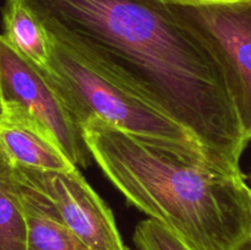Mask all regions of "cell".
<instances>
[{"mask_svg":"<svg viewBox=\"0 0 251 250\" xmlns=\"http://www.w3.org/2000/svg\"><path fill=\"white\" fill-rule=\"evenodd\" d=\"M0 102L28 115L55 139L71 163L86 167L92 157L82 130L47 73L0 34Z\"/></svg>","mask_w":251,"mask_h":250,"instance_id":"obj_5","label":"cell"},{"mask_svg":"<svg viewBox=\"0 0 251 250\" xmlns=\"http://www.w3.org/2000/svg\"><path fill=\"white\" fill-rule=\"evenodd\" d=\"M81 130L92 158L120 193L191 250H237L251 238V188L242 172L98 118Z\"/></svg>","mask_w":251,"mask_h":250,"instance_id":"obj_2","label":"cell"},{"mask_svg":"<svg viewBox=\"0 0 251 250\" xmlns=\"http://www.w3.org/2000/svg\"><path fill=\"white\" fill-rule=\"evenodd\" d=\"M2 24L4 36L12 47L42 70H48L50 43L38 20L20 2L5 0Z\"/></svg>","mask_w":251,"mask_h":250,"instance_id":"obj_9","label":"cell"},{"mask_svg":"<svg viewBox=\"0 0 251 250\" xmlns=\"http://www.w3.org/2000/svg\"><path fill=\"white\" fill-rule=\"evenodd\" d=\"M27 222V250H91L64 223L54 203L14 166Z\"/></svg>","mask_w":251,"mask_h":250,"instance_id":"obj_8","label":"cell"},{"mask_svg":"<svg viewBox=\"0 0 251 250\" xmlns=\"http://www.w3.org/2000/svg\"><path fill=\"white\" fill-rule=\"evenodd\" d=\"M217 55L245 137L251 140V0H164Z\"/></svg>","mask_w":251,"mask_h":250,"instance_id":"obj_4","label":"cell"},{"mask_svg":"<svg viewBox=\"0 0 251 250\" xmlns=\"http://www.w3.org/2000/svg\"><path fill=\"white\" fill-rule=\"evenodd\" d=\"M0 150L12 164L37 171L75 168L53 136L28 115L5 108L0 120Z\"/></svg>","mask_w":251,"mask_h":250,"instance_id":"obj_7","label":"cell"},{"mask_svg":"<svg viewBox=\"0 0 251 250\" xmlns=\"http://www.w3.org/2000/svg\"><path fill=\"white\" fill-rule=\"evenodd\" d=\"M59 42L188 129L211 163L239 173L245 137L207 42L164 0H14Z\"/></svg>","mask_w":251,"mask_h":250,"instance_id":"obj_1","label":"cell"},{"mask_svg":"<svg viewBox=\"0 0 251 250\" xmlns=\"http://www.w3.org/2000/svg\"><path fill=\"white\" fill-rule=\"evenodd\" d=\"M0 250H27V222L14 164L0 150Z\"/></svg>","mask_w":251,"mask_h":250,"instance_id":"obj_10","label":"cell"},{"mask_svg":"<svg viewBox=\"0 0 251 250\" xmlns=\"http://www.w3.org/2000/svg\"><path fill=\"white\" fill-rule=\"evenodd\" d=\"M4 115H5V107L2 105V103L0 102V120L4 118Z\"/></svg>","mask_w":251,"mask_h":250,"instance_id":"obj_13","label":"cell"},{"mask_svg":"<svg viewBox=\"0 0 251 250\" xmlns=\"http://www.w3.org/2000/svg\"><path fill=\"white\" fill-rule=\"evenodd\" d=\"M237 250H251V238L249 240H247L245 243H243V244L240 245Z\"/></svg>","mask_w":251,"mask_h":250,"instance_id":"obj_12","label":"cell"},{"mask_svg":"<svg viewBox=\"0 0 251 250\" xmlns=\"http://www.w3.org/2000/svg\"><path fill=\"white\" fill-rule=\"evenodd\" d=\"M134 240L140 250H191L174 233L153 218L137 225Z\"/></svg>","mask_w":251,"mask_h":250,"instance_id":"obj_11","label":"cell"},{"mask_svg":"<svg viewBox=\"0 0 251 250\" xmlns=\"http://www.w3.org/2000/svg\"><path fill=\"white\" fill-rule=\"evenodd\" d=\"M49 43L50 59L46 73L78 126L98 118L129 134L158 140L207 158L198 139L176 120L59 42L49 38Z\"/></svg>","mask_w":251,"mask_h":250,"instance_id":"obj_3","label":"cell"},{"mask_svg":"<svg viewBox=\"0 0 251 250\" xmlns=\"http://www.w3.org/2000/svg\"><path fill=\"white\" fill-rule=\"evenodd\" d=\"M15 167L54 203L64 223L91 250H129L123 243L113 212L77 167L65 172Z\"/></svg>","mask_w":251,"mask_h":250,"instance_id":"obj_6","label":"cell"}]
</instances>
